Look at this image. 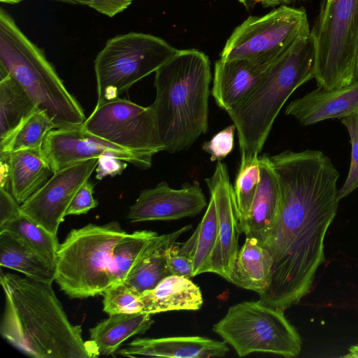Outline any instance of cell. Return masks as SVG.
Here are the masks:
<instances>
[{"instance_id": "cell-17", "label": "cell", "mask_w": 358, "mask_h": 358, "mask_svg": "<svg viewBox=\"0 0 358 358\" xmlns=\"http://www.w3.org/2000/svg\"><path fill=\"white\" fill-rule=\"evenodd\" d=\"M285 113L305 126L358 113V80L332 90L317 87L292 101L287 106Z\"/></svg>"}, {"instance_id": "cell-25", "label": "cell", "mask_w": 358, "mask_h": 358, "mask_svg": "<svg viewBox=\"0 0 358 358\" xmlns=\"http://www.w3.org/2000/svg\"><path fill=\"white\" fill-rule=\"evenodd\" d=\"M0 265L38 281L52 282L55 268L22 241L8 231L0 232Z\"/></svg>"}, {"instance_id": "cell-7", "label": "cell", "mask_w": 358, "mask_h": 358, "mask_svg": "<svg viewBox=\"0 0 358 358\" xmlns=\"http://www.w3.org/2000/svg\"><path fill=\"white\" fill-rule=\"evenodd\" d=\"M178 50L162 38L145 33L129 32L108 39L94 62L96 105L119 97Z\"/></svg>"}, {"instance_id": "cell-39", "label": "cell", "mask_w": 358, "mask_h": 358, "mask_svg": "<svg viewBox=\"0 0 358 358\" xmlns=\"http://www.w3.org/2000/svg\"><path fill=\"white\" fill-rule=\"evenodd\" d=\"M132 0H87V6L110 17L124 11Z\"/></svg>"}, {"instance_id": "cell-24", "label": "cell", "mask_w": 358, "mask_h": 358, "mask_svg": "<svg viewBox=\"0 0 358 358\" xmlns=\"http://www.w3.org/2000/svg\"><path fill=\"white\" fill-rule=\"evenodd\" d=\"M153 323L151 314L145 312L115 314L99 322L89 332L100 355H109L129 338L145 333Z\"/></svg>"}, {"instance_id": "cell-6", "label": "cell", "mask_w": 358, "mask_h": 358, "mask_svg": "<svg viewBox=\"0 0 358 358\" xmlns=\"http://www.w3.org/2000/svg\"><path fill=\"white\" fill-rule=\"evenodd\" d=\"M126 234L117 221L71 230L57 255L55 281L60 289L72 299L102 294L112 285L113 248Z\"/></svg>"}, {"instance_id": "cell-3", "label": "cell", "mask_w": 358, "mask_h": 358, "mask_svg": "<svg viewBox=\"0 0 358 358\" xmlns=\"http://www.w3.org/2000/svg\"><path fill=\"white\" fill-rule=\"evenodd\" d=\"M150 105L164 151L188 149L208 128L212 80L208 57L197 49L179 50L155 72Z\"/></svg>"}, {"instance_id": "cell-8", "label": "cell", "mask_w": 358, "mask_h": 358, "mask_svg": "<svg viewBox=\"0 0 358 358\" xmlns=\"http://www.w3.org/2000/svg\"><path fill=\"white\" fill-rule=\"evenodd\" d=\"M310 33L315 43L317 87L332 90L355 82L358 0H323Z\"/></svg>"}, {"instance_id": "cell-4", "label": "cell", "mask_w": 358, "mask_h": 358, "mask_svg": "<svg viewBox=\"0 0 358 358\" xmlns=\"http://www.w3.org/2000/svg\"><path fill=\"white\" fill-rule=\"evenodd\" d=\"M315 60V43L310 33L278 57L250 95L227 112L236 127L241 164L257 159L286 101L314 78Z\"/></svg>"}, {"instance_id": "cell-22", "label": "cell", "mask_w": 358, "mask_h": 358, "mask_svg": "<svg viewBox=\"0 0 358 358\" xmlns=\"http://www.w3.org/2000/svg\"><path fill=\"white\" fill-rule=\"evenodd\" d=\"M142 312L151 315L170 310H196L203 305L200 288L189 278L167 275L154 289L140 294Z\"/></svg>"}, {"instance_id": "cell-35", "label": "cell", "mask_w": 358, "mask_h": 358, "mask_svg": "<svg viewBox=\"0 0 358 358\" xmlns=\"http://www.w3.org/2000/svg\"><path fill=\"white\" fill-rule=\"evenodd\" d=\"M180 244L174 243L166 249L168 275L193 277L192 260L179 252Z\"/></svg>"}, {"instance_id": "cell-12", "label": "cell", "mask_w": 358, "mask_h": 358, "mask_svg": "<svg viewBox=\"0 0 358 358\" xmlns=\"http://www.w3.org/2000/svg\"><path fill=\"white\" fill-rule=\"evenodd\" d=\"M98 159L68 166L54 173L46 183L20 205L22 214L57 236L59 224L80 187L95 171Z\"/></svg>"}, {"instance_id": "cell-38", "label": "cell", "mask_w": 358, "mask_h": 358, "mask_svg": "<svg viewBox=\"0 0 358 358\" xmlns=\"http://www.w3.org/2000/svg\"><path fill=\"white\" fill-rule=\"evenodd\" d=\"M20 214V204L10 192L0 187V227Z\"/></svg>"}, {"instance_id": "cell-32", "label": "cell", "mask_w": 358, "mask_h": 358, "mask_svg": "<svg viewBox=\"0 0 358 358\" xmlns=\"http://www.w3.org/2000/svg\"><path fill=\"white\" fill-rule=\"evenodd\" d=\"M103 310L108 315L142 312L140 295L124 282L113 284L102 294Z\"/></svg>"}, {"instance_id": "cell-42", "label": "cell", "mask_w": 358, "mask_h": 358, "mask_svg": "<svg viewBox=\"0 0 358 358\" xmlns=\"http://www.w3.org/2000/svg\"><path fill=\"white\" fill-rule=\"evenodd\" d=\"M355 73H356L357 80H358V43H357V52H356Z\"/></svg>"}, {"instance_id": "cell-20", "label": "cell", "mask_w": 358, "mask_h": 358, "mask_svg": "<svg viewBox=\"0 0 358 358\" xmlns=\"http://www.w3.org/2000/svg\"><path fill=\"white\" fill-rule=\"evenodd\" d=\"M191 228L192 225H187L152 238L141 252L124 282L139 295L154 289L168 275L166 249Z\"/></svg>"}, {"instance_id": "cell-14", "label": "cell", "mask_w": 358, "mask_h": 358, "mask_svg": "<svg viewBox=\"0 0 358 358\" xmlns=\"http://www.w3.org/2000/svg\"><path fill=\"white\" fill-rule=\"evenodd\" d=\"M205 181L213 199L217 217V238L212 257L210 273L217 274L229 282L239 250L238 238L241 231L234 188L226 164L217 162L213 175Z\"/></svg>"}, {"instance_id": "cell-34", "label": "cell", "mask_w": 358, "mask_h": 358, "mask_svg": "<svg viewBox=\"0 0 358 358\" xmlns=\"http://www.w3.org/2000/svg\"><path fill=\"white\" fill-rule=\"evenodd\" d=\"M234 124L220 131L212 138L202 145V150L210 155L211 162H221L234 149Z\"/></svg>"}, {"instance_id": "cell-16", "label": "cell", "mask_w": 358, "mask_h": 358, "mask_svg": "<svg viewBox=\"0 0 358 358\" xmlns=\"http://www.w3.org/2000/svg\"><path fill=\"white\" fill-rule=\"evenodd\" d=\"M275 59H217L210 91L216 104L227 113L236 107L255 89Z\"/></svg>"}, {"instance_id": "cell-9", "label": "cell", "mask_w": 358, "mask_h": 358, "mask_svg": "<svg viewBox=\"0 0 358 358\" xmlns=\"http://www.w3.org/2000/svg\"><path fill=\"white\" fill-rule=\"evenodd\" d=\"M213 330L239 357L264 352L295 357L301 350L300 335L284 311L259 300L231 306Z\"/></svg>"}, {"instance_id": "cell-19", "label": "cell", "mask_w": 358, "mask_h": 358, "mask_svg": "<svg viewBox=\"0 0 358 358\" xmlns=\"http://www.w3.org/2000/svg\"><path fill=\"white\" fill-rule=\"evenodd\" d=\"M229 350L224 341L192 336L137 338L127 347L117 350V353L126 357L209 358L224 357Z\"/></svg>"}, {"instance_id": "cell-15", "label": "cell", "mask_w": 358, "mask_h": 358, "mask_svg": "<svg viewBox=\"0 0 358 358\" xmlns=\"http://www.w3.org/2000/svg\"><path fill=\"white\" fill-rule=\"evenodd\" d=\"M207 206L199 184L185 182L180 189L171 187L166 181L142 190L129 209L131 222L176 220L194 217Z\"/></svg>"}, {"instance_id": "cell-36", "label": "cell", "mask_w": 358, "mask_h": 358, "mask_svg": "<svg viewBox=\"0 0 358 358\" xmlns=\"http://www.w3.org/2000/svg\"><path fill=\"white\" fill-rule=\"evenodd\" d=\"M94 187L90 180L80 187L66 210V216L85 214L98 206V201L93 197Z\"/></svg>"}, {"instance_id": "cell-31", "label": "cell", "mask_w": 358, "mask_h": 358, "mask_svg": "<svg viewBox=\"0 0 358 358\" xmlns=\"http://www.w3.org/2000/svg\"><path fill=\"white\" fill-rule=\"evenodd\" d=\"M260 180L258 159L251 163L240 164L234 188L238 222L248 215Z\"/></svg>"}, {"instance_id": "cell-23", "label": "cell", "mask_w": 358, "mask_h": 358, "mask_svg": "<svg viewBox=\"0 0 358 358\" xmlns=\"http://www.w3.org/2000/svg\"><path fill=\"white\" fill-rule=\"evenodd\" d=\"M272 267L269 252L256 238L246 237L237 254L229 282L259 296L270 285Z\"/></svg>"}, {"instance_id": "cell-28", "label": "cell", "mask_w": 358, "mask_h": 358, "mask_svg": "<svg viewBox=\"0 0 358 358\" xmlns=\"http://www.w3.org/2000/svg\"><path fill=\"white\" fill-rule=\"evenodd\" d=\"M56 128L48 113L36 106L8 136L0 141V155L42 148L46 134Z\"/></svg>"}, {"instance_id": "cell-29", "label": "cell", "mask_w": 358, "mask_h": 358, "mask_svg": "<svg viewBox=\"0 0 358 358\" xmlns=\"http://www.w3.org/2000/svg\"><path fill=\"white\" fill-rule=\"evenodd\" d=\"M4 231L20 238L55 268L60 245L57 236L47 231L22 213L1 226L0 232Z\"/></svg>"}, {"instance_id": "cell-30", "label": "cell", "mask_w": 358, "mask_h": 358, "mask_svg": "<svg viewBox=\"0 0 358 358\" xmlns=\"http://www.w3.org/2000/svg\"><path fill=\"white\" fill-rule=\"evenodd\" d=\"M157 235L155 231L150 230L135 231L126 234L117 242L113 250L110 267L112 285L124 281L141 252Z\"/></svg>"}, {"instance_id": "cell-10", "label": "cell", "mask_w": 358, "mask_h": 358, "mask_svg": "<svg viewBox=\"0 0 358 358\" xmlns=\"http://www.w3.org/2000/svg\"><path fill=\"white\" fill-rule=\"evenodd\" d=\"M310 33L306 10L282 4L264 15L250 16L237 26L220 58L275 59Z\"/></svg>"}, {"instance_id": "cell-21", "label": "cell", "mask_w": 358, "mask_h": 358, "mask_svg": "<svg viewBox=\"0 0 358 358\" xmlns=\"http://www.w3.org/2000/svg\"><path fill=\"white\" fill-rule=\"evenodd\" d=\"M6 155L9 192L21 205L43 187L54 173L42 148L22 150Z\"/></svg>"}, {"instance_id": "cell-18", "label": "cell", "mask_w": 358, "mask_h": 358, "mask_svg": "<svg viewBox=\"0 0 358 358\" xmlns=\"http://www.w3.org/2000/svg\"><path fill=\"white\" fill-rule=\"evenodd\" d=\"M260 180L246 219L239 223L246 237L261 245L277 223L282 208V190L278 176L268 155L258 157Z\"/></svg>"}, {"instance_id": "cell-33", "label": "cell", "mask_w": 358, "mask_h": 358, "mask_svg": "<svg viewBox=\"0 0 358 358\" xmlns=\"http://www.w3.org/2000/svg\"><path fill=\"white\" fill-rule=\"evenodd\" d=\"M340 120L350 135L351 160L347 178L343 187L338 190L339 200L358 188V113L346 116Z\"/></svg>"}, {"instance_id": "cell-1", "label": "cell", "mask_w": 358, "mask_h": 358, "mask_svg": "<svg viewBox=\"0 0 358 358\" xmlns=\"http://www.w3.org/2000/svg\"><path fill=\"white\" fill-rule=\"evenodd\" d=\"M282 190L279 219L262 243L273 258L259 301L283 311L310 290L325 261L324 237L338 206L339 173L323 152L286 150L270 157Z\"/></svg>"}, {"instance_id": "cell-26", "label": "cell", "mask_w": 358, "mask_h": 358, "mask_svg": "<svg viewBox=\"0 0 358 358\" xmlns=\"http://www.w3.org/2000/svg\"><path fill=\"white\" fill-rule=\"evenodd\" d=\"M217 238V217L210 196L206 210L194 232L180 244L179 252L189 257L193 265V277L210 272L211 260Z\"/></svg>"}, {"instance_id": "cell-11", "label": "cell", "mask_w": 358, "mask_h": 358, "mask_svg": "<svg viewBox=\"0 0 358 358\" xmlns=\"http://www.w3.org/2000/svg\"><path fill=\"white\" fill-rule=\"evenodd\" d=\"M83 127L126 150L149 158L164 151L150 106H142L119 96L96 105Z\"/></svg>"}, {"instance_id": "cell-5", "label": "cell", "mask_w": 358, "mask_h": 358, "mask_svg": "<svg viewBox=\"0 0 358 358\" xmlns=\"http://www.w3.org/2000/svg\"><path fill=\"white\" fill-rule=\"evenodd\" d=\"M0 67L45 110L57 128L83 124L84 110L69 92L43 51L21 31L13 18L0 9Z\"/></svg>"}, {"instance_id": "cell-37", "label": "cell", "mask_w": 358, "mask_h": 358, "mask_svg": "<svg viewBox=\"0 0 358 358\" xmlns=\"http://www.w3.org/2000/svg\"><path fill=\"white\" fill-rule=\"evenodd\" d=\"M127 162L111 155H105L98 158L96 167V178L102 180L106 176L114 177L122 174L127 168Z\"/></svg>"}, {"instance_id": "cell-27", "label": "cell", "mask_w": 358, "mask_h": 358, "mask_svg": "<svg viewBox=\"0 0 358 358\" xmlns=\"http://www.w3.org/2000/svg\"><path fill=\"white\" fill-rule=\"evenodd\" d=\"M36 106L17 80L0 67V141L8 136Z\"/></svg>"}, {"instance_id": "cell-40", "label": "cell", "mask_w": 358, "mask_h": 358, "mask_svg": "<svg viewBox=\"0 0 358 358\" xmlns=\"http://www.w3.org/2000/svg\"><path fill=\"white\" fill-rule=\"evenodd\" d=\"M247 10L253 8L257 4L264 7H273L285 4L283 0H238Z\"/></svg>"}, {"instance_id": "cell-43", "label": "cell", "mask_w": 358, "mask_h": 358, "mask_svg": "<svg viewBox=\"0 0 358 358\" xmlns=\"http://www.w3.org/2000/svg\"><path fill=\"white\" fill-rule=\"evenodd\" d=\"M24 0H0L1 3H8V4H16Z\"/></svg>"}, {"instance_id": "cell-2", "label": "cell", "mask_w": 358, "mask_h": 358, "mask_svg": "<svg viewBox=\"0 0 358 358\" xmlns=\"http://www.w3.org/2000/svg\"><path fill=\"white\" fill-rule=\"evenodd\" d=\"M5 299L2 337L35 358H96L95 343L84 341L82 328L73 324L55 294L52 282L1 273Z\"/></svg>"}, {"instance_id": "cell-13", "label": "cell", "mask_w": 358, "mask_h": 358, "mask_svg": "<svg viewBox=\"0 0 358 358\" xmlns=\"http://www.w3.org/2000/svg\"><path fill=\"white\" fill-rule=\"evenodd\" d=\"M43 155L53 173L76 163L111 155L141 169L151 167L152 159L116 145L86 131L83 124L56 128L45 136Z\"/></svg>"}, {"instance_id": "cell-44", "label": "cell", "mask_w": 358, "mask_h": 358, "mask_svg": "<svg viewBox=\"0 0 358 358\" xmlns=\"http://www.w3.org/2000/svg\"><path fill=\"white\" fill-rule=\"evenodd\" d=\"M283 1H284L285 3H288L294 0H283Z\"/></svg>"}, {"instance_id": "cell-41", "label": "cell", "mask_w": 358, "mask_h": 358, "mask_svg": "<svg viewBox=\"0 0 358 358\" xmlns=\"http://www.w3.org/2000/svg\"><path fill=\"white\" fill-rule=\"evenodd\" d=\"M53 1H57L64 2V3H71V4H79V5L87 6V0H53Z\"/></svg>"}]
</instances>
